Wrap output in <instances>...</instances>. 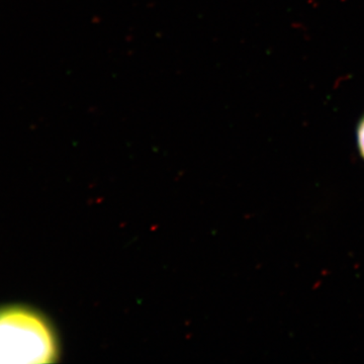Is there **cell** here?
Returning <instances> with one entry per match:
<instances>
[{"label":"cell","mask_w":364,"mask_h":364,"mask_svg":"<svg viewBox=\"0 0 364 364\" xmlns=\"http://www.w3.org/2000/svg\"><path fill=\"white\" fill-rule=\"evenodd\" d=\"M52 326L33 309L0 306V364L51 363L58 358Z\"/></svg>","instance_id":"obj_1"},{"label":"cell","mask_w":364,"mask_h":364,"mask_svg":"<svg viewBox=\"0 0 364 364\" xmlns=\"http://www.w3.org/2000/svg\"><path fill=\"white\" fill-rule=\"evenodd\" d=\"M358 142L359 151H360L361 156L364 158V117L360 122L358 130Z\"/></svg>","instance_id":"obj_2"}]
</instances>
